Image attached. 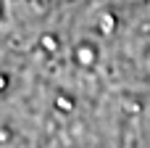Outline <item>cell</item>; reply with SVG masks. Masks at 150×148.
Segmentation results:
<instances>
[{"label":"cell","instance_id":"6da1fadb","mask_svg":"<svg viewBox=\"0 0 150 148\" xmlns=\"http://www.w3.org/2000/svg\"><path fill=\"white\" fill-rule=\"evenodd\" d=\"M79 58H82V61H84V64H90V61H92V58H95V53H92V50H90V48H82V50H79Z\"/></svg>","mask_w":150,"mask_h":148},{"label":"cell","instance_id":"7a4b0ae2","mask_svg":"<svg viewBox=\"0 0 150 148\" xmlns=\"http://www.w3.org/2000/svg\"><path fill=\"white\" fill-rule=\"evenodd\" d=\"M113 24H116V21H113L111 16H103V24H100V26H103V32H111V29H113Z\"/></svg>","mask_w":150,"mask_h":148},{"label":"cell","instance_id":"3957f363","mask_svg":"<svg viewBox=\"0 0 150 148\" xmlns=\"http://www.w3.org/2000/svg\"><path fill=\"white\" fill-rule=\"evenodd\" d=\"M42 45H45L47 50H53V48H55V40H53V37H42Z\"/></svg>","mask_w":150,"mask_h":148},{"label":"cell","instance_id":"277c9868","mask_svg":"<svg viewBox=\"0 0 150 148\" xmlns=\"http://www.w3.org/2000/svg\"><path fill=\"white\" fill-rule=\"evenodd\" d=\"M0 87H3V77H0Z\"/></svg>","mask_w":150,"mask_h":148}]
</instances>
